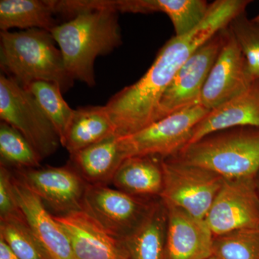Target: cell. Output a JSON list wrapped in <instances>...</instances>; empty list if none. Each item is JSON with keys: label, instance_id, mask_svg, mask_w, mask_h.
I'll return each mask as SVG.
<instances>
[{"label": "cell", "instance_id": "obj_1", "mask_svg": "<svg viewBox=\"0 0 259 259\" xmlns=\"http://www.w3.org/2000/svg\"><path fill=\"white\" fill-rule=\"evenodd\" d=\"M250 0H217L203 21L192 31L172 37L154 62L134 84L115 94L105 105L118 136L134 134L155 122L162 95L194 51L245 13Z\"/></svg>", "mask_w": 259, "mask_h": 259}, {"label": "cell", "instance_id": "obj_2", "mask_svg": "<svg viewBox=\"0 0 259 259\" xmlns=\"http://www.w3.org/2000/svg\"><path fill=\"white\" fill-rule=\"evenodd\" d=\"M79 10L51 33L70 76L93 88L96 84L97 58L108 55L122 45L119 13L105 6L103 0H83Z\"/></svg>", "mask_w": 259, "mask_h": 259}, {"label": "cell", "instance_id": "obj_3", "mask_svg": "<svg viewBox=\"0 0 259 259\" xmlns=\"http://www.w3.org/2000/svg\"><path fill=\"white\" fill-rule=\"evenodd\" d=\"M50 32L30 29L0 32L2 73L23 88L36 81L60 87L63 93L74 86V80L65 66L62 54Z\"/></svg>", "mask_w": 259, "mask_h": 259}, {"label": "cell", "instance_id": "obj_4", "mask_svg": "<svg viewBox=\"0 0 259 259\" xmlns=\"http://www.w3.org/2000/svg\"><path fill=\"white\" fill-rule=\"evenodd\" d=\"M171 160L202 167L226 180L255 178L259 172V127H236L187 145Z\"/></svg>", "mask_w": 259, "mask_h": 259}, {"label": "cell", "instance_id": "obj_5", "mask_svg": "<svg viewBox=\"0 0 259 259\" xmlns=\"http://www.w3.org/2000/svg\"><path fill=\"white\" fill-rule=\"evenodd\" d=\"M0 118L28 140L40 158L56 152L60 139L33 96L6 75H0Z\"/></svg>", "mask_w": 259, "mask_h": 259}, {"label": "cell", "instance_id": "obj_6", "mask_svg": "<svg viewBox=\"0 0 259 259\" xmlns=\"http://www.w3.org/2000/svg\"><path fill=\"white\" fill-rule=\"evenodd\" d=\"M165 205L178 207L194 217L205 219L224 179L202 167L168 160L162 162Z\"/></svg>", "mask_w": 259, "mask_h": 259}, {"label": "cell", "instance_id": "obj_7", "mask_svg": "<svg viewBox=\"0 0 259 259\" xmlns=\"http://www.w3.org/2000/svg\"><path fill=\"white\" fill-rule=\"evenodd\" d=\"M209 111L198 104L134 134L119 136L125 159L132 156H175L187 146L194 127Z\"/></svg>", "mask_w": 259, "mask_h": 259}, {"label": "cell", "instance_id": "obj_8", "mask_svg": "<svg viewBox=\"0 0 259 259\" xmlns=\"http://www.w3.org/2000/svg\"><path fill=\"white\" fill-rule=\"evenodd\" d=\"M226 28L199 47L182 66L162 95L155 122L200 104L204 83L222 49Z\"/></svg>", "mask_w": 259, "mask_h": 259}, {"label": "cell", "instance_id": "obj_9", "mask_svg": "<svg viewBox=\"0 0 259 259\" xmlns=\"http://www.w3.org/2000/svg\"><path fill=\"white\" fill-rule=\"evenodd\" d=\"M204 220L214 236L259 231V192L255 178L224 179Z\"/></svg>", "mask_w": 259, "mask_h": 259}, {"label": "cell", "instance_id": "obj_10", "mask_svg": "<svg viewBox=\"0 0 259 259\" xmlns=\"http://www.w3.org/2000/svg\"><path fill=\"white\" fill-rule=\"evenodd\" d=\"M153 205L107 185H89L82 209L110 234L122 240L139 226Z\"/></svg>", "mask_w": 259, "mask_h": 259}, {"label": "cell", "instance_id": "obj_11", "mask_svg": "<svg viewBox=\"0 0 259 259\" xmlns=\"http://www.w3.org/2000/svg\"><path fill=\"white\" fill-rule=\"evenodd\" d=\"M15 173L59 215L82 209L89 185L71 165L21 168Z\"/></svg>", "mask_w": 259, "mask_h": 259}, {"label": "cell", "instance_id": "obj_12", "mask_svg": "<svg viewBox=\"0 0 259 259\" xmlns=\"http://www.w3.org/2000/svg\"><path fill=\"white\" fill-rule=\"evenodd\" d=\"M254 81L246 61L228 26L224 42L201 94V105L212 110L245 93Z\"/></svg>", "mask_w": 259, "mask_h": 259}, {"label": "cell", "instance_id": "obj_13", "mask_svg": "<svg viewBox=\"0 0 259 259\" xmlns=\"http://www.w3.org/2000/svg\"><path fill=\"white\" fill-rule=\"evenodd\" d=\"M12 180L19 208L51 258L76 259L69 237L41 199L16 173L13 172Z\"/></svg>", "mask_w": 259, "mask_h": 259}, {"label": "cell", "instance_id": "obj_14", "mask_svg": "<svg viewBox=\"0 0 259 259\" xmlns=\"http://www.w3.org/2000/svg\"><path fill=\"white\" fill-rule=\"evenodd\" d=\"M54 217L69 237L76 259H129L122 240L84 209Z\"/></svg>", "mask_w": 259, "mask_h": 259}, {"label": "cell", "instance_id": "obj_15", "mask_svg": "<svg viewBox=\"0 0 259 259\" xmlns=\"http://www.w3.org/2000/svg\"><path fill=\"white\" fill-rule=\"evenodd\" d=\"M165 205V204H164ZM166 206V259H208L214 236L205 220L174 206Z\"/></svg>", "mask_w": 259, "mask_h": 259}, {"label": "cell", "instance_id": "obj_16", "mask_svg": "<svg viewBox=\"0 0 259 259\" xmlns=\"http://www.w3.org/2000/svg\"><path fill=\"white\" fill-rule=\"evenodd\" d=\"M243 127H259V79L245 93L210 110L194 127L187 145L214 133Z\"/></svg>", "mask_w": 259, "mask_h": 259}, {"label": "cell", "instance_id": "obj_17", "mask_svg": "<svg viewBox=\"0 0 259 259\" xmlns=\"http://www.w3.org/2000/svg\"><path fill=\"white\" fill-rule=\"evenodd\" d=\"M107 4L118 13H164L171 20L176 36L186 35L200 25L210 6L204 0H107Z\"/></svg>", "mask_w": 259, "mask_h": 259}, {"label": "cell", "instance_id": "obj_18", "mask_svg": "<svg viewBox=\"0 0 259 259\" xmlns=\"http://www.w3.org/2000/svg\"><path fill=\"white\" fill-rule=\"evenodd\" d=\"M125 159L120 137L113 136L70 155V165L91 185H107Z\"/></svg>", "mask_w": 259, "mask_h": 259}, {"label": "cell", "instance_id": "obj_19", "mask_svg": "<svg viewBox=\"0 0 259 259\" xmlns=\"http://www.w3.org/2000/svg\"><path fill=\"white\" fill-rule=\"evenodd\" d=\"M166 206L153 204L139 226L122 239L129 259H166Z\"/></svg>", "mask_w": 259, "mask_h": 259}, {"label": "cell", "instance_id": "obj_20", "mask_svg": "<svg viewBox=\"0 0 259 259\" xmlns=\"http://www.w3.org/2000/svg\"><path fill=\"white\" fill-rule=\"evenodd\" d=\"M117 136V128L105 106L76 109L62 146L69 154Z\"/></svg>", "mask_w": 259, "mask_h": 259}, {"label": "cell", "instance_id": "obj_21", "mask_svg": "<svg viewBox=\"0 0 259 259\" xmlns=\"http://www.w3.org/2000/svg\"><path fill=\"white\" fill-rule=\"evenodd\" d=\"M156 156H132L126 158L116 171L111 183L117 190L136 197L161 194L163 187L162 163Z\"/></svg>", "mask_w": 259, "mask_h": 259}, {"label": "cell", "instance_id": "obj_22", "mask_svg": "<svg viewBox=\"0 0 259 259\" xmlns=\"http://www.w3.org/2000/svg\"><path fill=\"white\" fill-rule=\"evenodd\" d=\"M56 0H1L0 29H40L50 32L59 25Z\"/></svg>", "mask_w": 259, "mask_h": 259}, {"label": "cell", "instance_id": "obj_23", "mask_svg": "<svg viewBox=\"0 0 259 259\" xmlns=\"http://www.w3.org/2000/svg\"><path fill=\"white\" fill-rule=\"evenodd\" d=\"M31 94L42 111L56 130L61 144L64 143L75 110L65 101L60 87L45 81H36L23 88Z\"/></svg>", "mask_w": 259, "mask_h": 259}, {"label": "cell", "instance_id": "obj_24", "mask_svg": "<svg viewBox=\"0 0 259 259\" xmlns=\"http://www.w3.org/2000/svg\"><path fill=\"white\" fill-rule=\"evenodd\" d=\"M0 238L19 259H52L25 218L0 220Z\"/></svg>", "mask_w": 259, "mask_h": 259}, {"label": "cell", "instance_id": "obj_25", "mask_svg": "<svg viewBox=\"0 0 259 259\" xmlns=\"http://www.w3.org/2000/svg\"><path fill=\"white\" fill-rule=\"evenodd\" d=\"M1 163L15 169L40 167L42 159L28 140L4 122L0 124Z\"/></svg>", "mask_w": 259, "mask_h": 259}, {"label": "cell", "instance_id": "obj_26", "mask_svg": "<svg viewBox=\"0 0 259 259\" xmlns=\"http://www.w3.org/2000/svg\"><path fill=\"white\" fill-rule=\"evenodd\" d=\"M213 255L218 259H259V231L214 236Z\"/></svg>", "mask_w": 259, "mask_h": 259}, {"label": "cell", "instance_id": "obj_27", "mask_svg": "<svg viewBox=\"0 0 259 259\" xmlns=\"http://www.w3.org/2000/svg\"><path fill=\"white\" fill-rule=\"evenodd\" d=\"M244 56L248 73L253 81L259 79V24L238 15L228 25Z\"/></svg>", "mask_w": 259, "mask_h": 259}, {"label": "cell", "instance_id": "obj_28", "mask_svg": "<svg viewBox=\"0 0 259 259\" xmlns=\"http://www.w3.org/2000/svg\"><path fill=\"white\" fill-rule=\"evenodd\" d=\"M13 172L3 163L0 165V220L24 219L19 208L14 190Z\"/></svg>", "mask_w": 259, "mask_h": 259}, {"label": "cell", "instance_id": "obj_29", "mask_svg": "<svg viewBox=\"0 0 259 259\" xmlns=\"http://www.w3.org/2000/svg\"><path fill=\"white\" fill-rule=\"evenodd\" d=\"M0 259H19L1 238H0Z\"/></svg>", "mask_w": 259, "mask_h": 259}, {"label": "cell", "instance_id": "obj_30", "mask_svg": "<svg viewBox=\"0 0 259 259\" xmlns=\"http://www.w3.org/2000/svg\"><path fill=\"white\" fill-rule=\"evenodd\" d=\"M253 20L255 23L259 24V14L257 15V16H255V18L253 19Z\"/></svg>", "mask_w": 259, "mask_h": 259}, {"label": "cell", "instance_id": "obj_31", "mask_svg": "<svg viewBox=\"0 0 259 259\" xmlns=\"http://www.w3.org/2000/svg\"><path fill=\"white\" fill-rule=\"evenodd\" d=\"M208 259H218V258H216V257L214 256V255H212V257H210V258H209Z\"/></svg>", "mask_w": 259, "mask_h": 259}, {"label": "cell", "instance_id": "obj_32", "mask_svg": "<svg viewBox=\"0 0 259 259\" xmlns=\"http://www.w3.org/2000/svg\"><path fill=\"white\" fill-rule=\"evenodd\" d=\"M256 184H257V187H258V192H259V184L257 183V182H256Z\"/></svg>", "mask_w": 259, "mask_h": 259}]
</instances>
